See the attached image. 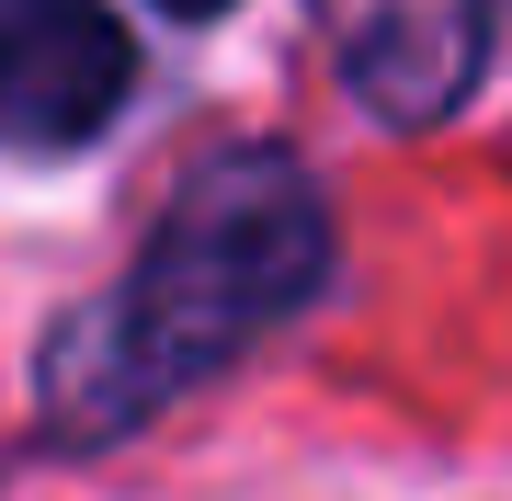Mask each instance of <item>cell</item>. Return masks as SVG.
I'll return each instance as SVG.
<instances>
[{"mask_svg":"<svg viewBox=\"0 0 512 501\" xmlns=\"http://www.w3.org/2000/svg\"><path fill=\"white\" fill-rule=\"evenodd\" d=\"M330 35H342V80L387 126H433L478 80L490 0H330Z\"/></svg>","mask_w":512,"mask_h":501,"instance_id":"3957f363","label":"cell"},{"mask_svg":"<svg viewBox=\"0 0 512 501\" xmlns=\"http://www.w3.org/2000/svg\"><path fill=\"white\" fill-rule=\"evenodd\" d=\"M160 12H183V23H217V12H228V0H160Z\"/></svg>","mask_w":512,"mask_h":501,"instance_id":"277c9868","label":"cell"},{"mask_svg":"<svg viewBox=\"0 0 512 501\" xmlns=\"http://www.w3.org/2000/svg\"><path fill=\"white\" fill-rule=\"evenodd\" d=\"M137 92V46L103 0H0V137L12 149H80Z\"/></svg>","mask_w":512,"mask_h":501,"instance_id":"7a4b0ae2","label":"cell"},{"mask_svg":"<svg viewBox=\"0 0 512 501\" xmlns=\"http://www.w3.org/2000/svg\"><path fill=\"white\" fill-rule=\"evenodd\" d=\"M330 274V205L285 149H217L183 171L171 217L148 228L103 308H80L46 353V410L69 445L148 422L171 388H205L274 319H296Z\"/></svg>","mask_w":512,"mask_h":501,"instance_id":"6da1fadb","label":"cell"}]
</instances>
